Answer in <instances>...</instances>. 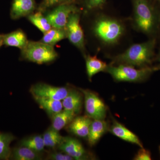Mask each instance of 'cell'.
Wrapping results in <instances>:
<instances>
[{"label": "cell", "instance_id": "ffe728a7", "mask_svg": "<svg viewBox=\"0 0 160 160\" xmlns=\"http://www.w3.org/2000/svg\"><path fill=\"white\" fill-rule=\"evenodd\" d=\"M29 22L44 33L52 28L45 15L42 12L36 10L27 17Z\"/></svg>", "mask_w": 160, "mask_h": 160}, {"label": "cell", "instance_id": "d6a6232c", "mask_svg": "<svg viewBox=\"0 0 160 160\" xmlns=\"http://www.w3.org/2000/svg\"><path fill=\"white\" fill-rule=\"evenodd\" d=\"M156 1H158V2H160V0H156Z\"/></svg>", "mask_w": 160, "mask_h": 160}, {"label": "cell", "instance_id": "836d02e7", "mask_svg": "<svg viewBox=\"0 0 160 160\" xmlns=\"http://www.w3.org/2000/svg\"><path fill=\"white\" fill-rule=\"evenodd\" d=\"M159 151H160V146H159Z\"/></svg>", "mask_w": 160, "mask_h": 160}, {"label": "cell", "instance_id": "603a6c76", "mask_svg": "<svg viewBox=\"0 0 160 160\" xmlns=\"http://www.w3.org/2000/svg\"><path fill=\"white\" fill-rule=\"evenodd\" d=\"M14 139V137L10 133H0V159L7 160L10 158V145Z\"/></svg>", "mask_w": 160, "mask_h": 160}, {"label": "cell", "instance_id": "277c9868", "mask_svg": "<svg viewBox=\"0 0 160 160\" xmlns=\"http://www.w3.org/2000/svg\"><path fill=\"white\" fill-rule=\"evenodd\" d=\"M157 71L156 66H149L137 69L129 65L120 64L118 66L108 65L106 72L111 75L117 82H139L147 80L154 72Z\"/></svg>", "mask_w": 160, "mask_h": 160}, {"label": "cell", "instance_id": "ac0fdd59", "mask_svg": "<svg viewBox=\"0 0 160 160\" xmlns=\"http://www.w3.org/2000/svg\"><path fill=\"white\" fill-rule=\"evenodd\" d=\"M76 115L73 112L63 109L52 118L51 127L55 130L59 131L64 127L68 126Z\"/></svg>", "mask_w": 160, "mask_h": 160}, {"label": "cell", "instance_id": "83f0119b", "mask_svg": "<svg viewBox=\"0 0 160 160\" xmlns=\"http://www.w3.org/2000/svg\"><path fill=\"white\" fill-rule=\"evenodd\" d=\"M137 153L133 159L135 160H151V154L149 150L141 148Z\"/></svg>", "mask_w": 160, "mask_h": 160}, {"label": "cell", "instance_id": "484cf974", "mask_svg": "<svg viewBox=\"0 0 160 160\" xmlns=\"http://www.w3.org/2000/svg\"><path fill=\"white\" fill-rule=\"evenodd\" d=\"M82 0H42L38 5L37 10L45 12L56 6L64 4L79 5Z\"/></svg>", "mask_w": 160, "mask_h": 160}, {"label": "cell", "instance_id": "30bf717a", "mask_svg": "<svg viewBox=\"0 0 160 160\" xmlns=\"http://www.w3.org/2000/svg\"><path fill=\"white\" fill-rule=\"evenodd\" d=\"M58 149L73 158V159H89L92 155L89 154L78 140L70 137H63L62 140L58 146Z\"/></svg>", "mask_w": 160, "mask_h": 160}, {"label": "cell", "instance_id": "8992f818", "mask_svg": "<svg viewBox=\"0 0 160 160\" xmlns=\"http://www.w3.org/2000/svg\"><path fill=\"white\" fill-rule=\"evenodd\" d=\"M82 9L76 4H64L56 6L43 12L52 27L65 29L69 16L76 12H82Z\"/></svg>", "mask_w": 160, "mask_h": 160}, {"label": "cell", "instance_id": "7402d4cb", "mask_svg": "<svg viewBox=\"0 0 160 160\" xmlns=\"http://www.w3.org/2000/svg\"><path fill=\"white\" fill-rule=\"evenodd\" d=\"M12 157L16 160H38L42 159L39 152L24 146L15 148L12 151Z\"/></svg>", "mask_w": 160, "mask_h": 160}, {"label": "cell", "instance_id": "d4e9b609", "mask_svg": "<svg viewBox=\"0 0 160 160\" xmlns=\"http://www.w3.org/2000/svg\"><path fill=\"white\" fill-rule=\"evenodd\" d=\"M20 146L27 147L38 152L43 151L45 147L43 136L40 135L22 140L20 142Z\"/></svg>", "mask_w": 160, "mask_h": 160}, {"label": "cell", "instance_id": "3957f363", "mask_svg": "<svg viewBox=\"0 0 160 160\" xmlns=\"http://www.w3.org/2000/svg\"><path fill=\"white\" fill-rule=\"evenodd\" d=\"M92 31L96 37L106 45L118 42L125 31L119 20L106 16H101L95 21Z\"/></svg>", "mask_w": 160, "mask_h": 160}, {"label": "cell", "instance_id": "d6986e66", "mask_svg": "<svg viewBox=\"0 0 160 160\" xmlns=\"http://www.w3.org/2000/svg\"><path fill=\"white\" fill-rule=\"evenodd\" d=\"M34 98L40 108L44 109L51 118L63 110V107L62 101L47 98Z\"/></svg>", "mask_w": 160, "mask_h": 160}, {"label": "cell", "instance_id": "f1b7e54d", "mask_svg": "<svg viewBox=\"0 0 160 160\" xmlns=\"http://www.w3.org/2000/svg\"><path fill=\"white\" fill-rule=\"evenodd\" d=\"M48 158L53 160H72L73 158L65 152H52L48 155Z\"/></svg>", "mask_w": 160, "mask_h": 160}, {"label": "cell", "instance_id": "4fadbf2b", "mask_svg": "<svg viewBox=\"0 0 160 160\" xmlns=\"http://www.w3.org/2000/svg\"><path fill=\"white\" fill-rule=\"evenodd\" d=\"M83 98V93L80 90L69 89L68 94L62 100L63 108L73 112L77 115L79 114L82 107Z\"/></svg>", "mask_w": 160, "mask_h": 160}, {"label": "cell", "instance_id": "9c48e42d", "mask_svg": "<svg viewBox=\"0 0 160 160\" xmlns=\"http://www.w3.org/2000/svg\"><path fill=\"white\" fill-rule=\"evenodd\" d=\"M69 88L58 87L44 83H38L32 85L30 92L33 98H43L62 101L68 94Z\"/></svg>", "mask_w": 160, "mask_h": 160}, {"label": "cell", "instance_id": "7c38bea8", "mask_svg": "<svg viewBox=\"0 0 160 160\" xmlns=\"http://www.w3.org/2000/svg\"><path fill=\"white\" fill-rule=\"evenodd\" d=\"M109 130L112 134L121 139L143 148L142 143L137 136L115 119H112V124L111 126H109Z\"/></svg>", "mask_w": 160, "mask_h": 160}, {"label": "cell", "instance_id": "ba28073f", "mask_svg": "<svg viewBox=\"0 0 160 160\" xmlns=\"http://www.w3.org/2000/svg\"><path fill=\"white\" fill-rule=\"evenodd\" d=\"M84 96L86 115L93 119H105L107 107L98 95L89 89L79 88Z\"/></svg>", "mask_w": 160, "mask_h": 160}, {"label": "cell", "instance_id": "4316f807", "mask_svg": "<svg viewBox=\"0 0 160 160\" xmlns=\"http://www.w3.org/2000/svg\"><path fill=\"white\" fill-rule=\"evenodd\" d=\"M106 0H82L81 4L82 5V9L86 12L101 9L106 2Z\"/></svg>", "mask_w": 160, "mask_h": 160}, {"label": "cell", "instance_id": "2e32d148", "mask_svg": "<svg viewBox=\"0 0 160 160\" xmlns=\"http://www.w3.org/2000/svg\"><path fill=\"white\" fill-rule=\"evenodd\" d=\"M29 41L26 33L21 29L3 35V45L16 47L21 50L26 47Z\"/></svg>", "mask_w": 160, "mask_h": 160}, {"label": "cell", "instance_id": "5bb4252c", "mask_svg": "<svg viewBox=\"0 0 160 160\" xmlns=\"http://www.w3.org/2000/svg\"><path fill=\"white\" fill-rule=\"evenodd\" d=\"M92 120L86 115L75 117L68 125V130L79 137L87 138Z\"/></svg>", "mask_w": 160, "mask_h": 160}, {"label": "cell", "instance_id": "52a82bcc", "mask_svg": "<svg viewBox=\"0 0 160 160\" xmlns=\"http://www.w3.org/2000/svg\"><path fill=\"white\" fill-rule=\"evenodd\" d=\"M81 12H73L69 16L65 30L66 37L70 43L77 47L85 56L86 54L85 35L80 25Z\"/></svg>", "mask_w": 160, "mask_h": 160}, {"label": "cell", "instance_id": "44dd1931", "mask_svg": "<svg viewBox=\"0 0 160 160\" xmlns=\"http://www.w3.org/2000/svg\"><path fill=\"white\" fill-rule=\"evenodd\" d=\"M67 38L65 29L52 28L43 34L40 42L49 46H54L60 41Z\"/></svg>", "mask_w": 160, "mask_h": 160}, {"label": "cell", "instance_id": "7a4b0ae2", "mask_svg": "<svg viewBox=\"0 0 160 160\" xmlns=\"http://www.w3.org/2000/svg\"><path fill=\"white\" fill-rule=\"evenodd\" d=\"M133 24L135 29L148 35L157 30L159 18L154 6L149 0H132Z\"/></svg>", "mask_w": 160, "mask_h": 160}, {"label": "cell", "instance_id": "8fae6325", "mask_svg": "<svg viewBox=\"0 0 160 160\" xmlns=\"http://www.w3.org/2000/svg\"><path fill=\"white\" fill-rule=\"evenodd\" d=\"M38 5L35 0H12L10 16L13 20L26 17L36 11Z\"/></svg>", "mask_w": 160, "mask_h": 160}, {"label": "cell", "instance_id": "cb8c5ba5", "mask_svg": "<svg viewBox=\"0 0 160 160\" xmlns=\"http://www.w3.org/2000/svg\"><path fill=\"white\" fill-rule=\"evenodd\" d=\"M59 132L55 130L51 127L45 132L42 135L45 146L50 148L58 147L63 138Z\"/></svg>", "mask_w": 160, "mask_h": 160}, {"label": "cell", "instance_id": "9a60e30c", "mask_svg": "<svg viewBox=\"0 0 160 160\" xmlns=\"http://www.w3.org/2000/svg\"><path fill=\"white\" fill-rule=\"evenodd\" d=\"M109 126L105 119H93L92 121L88 138L90 146L95 145L101 137L109 130Z\"/></svg>", "mask_w": 160, "mask_h": 160}, {"label": "cell", "instance_id": "4dcf8cb0", "mask_svg": "<svg viewBox=\"0 0 160 160\" xmlns=\"http://www.w3.org/2000/svg\"><path fill=\"white\" fill-rule=\"evenodd\" d=\"M155 60H156L158 62H160V51L156 57L155 58Z\"/></svg>", "mask_w": 160, "mask_h": 160}, {"label": "cell", "instance_id": "5b68a950", "mask_svg": "<svg viewBox=\"0 0 160 160\" xmlns=\"http://www.w3.org/2000/svg\"><path fill=\"white\" fill-rule=\"evenodd\" d=\"M21 59L39 64H47L55 61L58 57L54 47L40 41H29L21 50Z\"/></svg>", "mask_w": 160, "mask_h": 160}, {"label": "cell", "instance_id": "f546056e", "mask_svg": "<svg viewBox=\"0 0 160 160\" xmlns=\"http://www.w3.org/2000/svg\"><path fill=\"white\" fill-rule=\"evenodd\" d=\"M3 45V35L0 34V47Z\"/></svg>", "mask_w": 160, "mask_h": 160}, {"label": "cell", "instance_id": "e0dca14e", "mask_svg": "<svg viewBox=\"0 0 160 160\" xmlns=\"http://www.w3.org/2000/svg\"><path fill=\"white\" fill-rule=\"evenodd\" d=\"M86 71L89 81L95 75L101 72H106L108 65L105 62L98 58L96 55L93 56L86 55Z\"/></svg>", "mask_w": 160, "mask_h": 160}, {"label": "cell", "instance_id": "6da1fadb", "mask_svg": "<svg viewBox=\"0 0 160 160\" xmlns=\"http://www.w3.org/2000/svg\"><path fill=\"white\" fill-rule=\"evenodd\" d=\"M156 41L151 39L145 42L133 44L121 54L112 58L111 65H129L143 68L151 66L155 60Z\"/></svg>", "mask_w": 160, "mask_h": 160}, {"label": "cell", "instance_id": "1f68e13d", "mask_svg": "<svg viewBox=\"0 0 160 160\" xmlns=\"http://www.w3.org/2000/svg\"><path fill=\"white\" fill-rule=\"evenodd\" d=\"M156 67L157 70H160V65H159V66H156Z\"/></svg>", "mask_w": 160, "mask_h": 160}]
</instances>
